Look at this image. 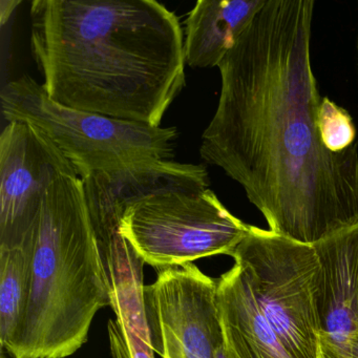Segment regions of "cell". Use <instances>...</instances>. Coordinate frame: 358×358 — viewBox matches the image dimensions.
Here are the masks:
<instances>
[{"label": "cell", "mask_w": 358, "mask_h": 358, "mask_svg": "<svg viewBox=\"0 0 358 358\" xmlns=\"http://www.w3.org/2000/svg\"><path fill=\"white\" fill-rule=\"evenodd\" d=\"M313 0H267L219 64L201 157L238 182L270 231L314 245L358 224V143L327 150L312 70Z\"/></svg>", "instance_id": "1"}, {"label": "cell", "mask_w": 358, "mask_h": 358, "mask_svg": "<svg viewBox=\"0 0 358 358\" xmlns=\"http://www.w3.org/2000/svg\"><path fill=\"white\" fill-rule=\"evenodd\" d=\"M31 53L50 99L160 127L185 87L179 17L156 0H34Z\"/></svg>", "instance_id": "2"}, {"label": "cell", "mask_w": 358, "mask_h": 358, "mask_svg": "<svg viewBox=\"0 0 358 358\" xmlns=\"http://www.w3.org/2000/svg\"><path fill=\"white\" fill-rule=\"evenodd\" d=\"M112 305L108 270L92 223L83 181L52 184L31 259V291L12 358H66L87 341L96 313Z\"/></svg>", "instance_id": "3"}, {"label": "cell", "mask_w": 358, "mask_h": 358, "mask_svg": "<svg viewBox=\"0 0 358 358\" xmlns=\"http://www.w3.org/2000/svg\"><path fill=\"white\" fill-rule=\"evenodd\" d=\"M97 173L120 208L121 236L157 271L231 257L248 234L209 189L204 165L156 160Z\"/></svg>", "instance_id": "4"}, {"label": "cell", "mask_w": 358, "mask_h": 358, "mask_svg": "<svg viewBox=\"0 0 358 358\" xmlns=\"http://www.w3.org/2000/svg\"><path fill=\"white\" fill-rule=\"evenodd\" d=\"M0 102L8 122L29 123L47 136L83 180L97 171L175 157L176 127H152L66 108L50 99L29 75L8 83Z\"/></svg>", "instance_id": "5"}, {"label": "cell", "mask_w": 358, "mask_h": 358, "mask_svg": "<svg viewBox=\"0 0 358 358\" xmlns=\"http://www.w3.org/2000/svg\"><path fill=\"white\" fill-rule=\"evenodd\" d=\"M292 358H320V266L312 245L249 225L232 253Z\"/></svg>", "instance_id": "6"}, {"label": "cell", "mask_w": 358, "mask_h": 358, "mask_svg": "<svg viewBox=\"0 0 358 358\" xmlns=\"http://www.w3.org/2000/svg\"><path fill=\"white\" fill-rule=\"evenodd\" d=\"M217 280L194 264L159 270L144 287L155 353L162 358H215L223 343Z\"/></svg>", "instance_id": "7"}, {"label": "cell", "mask_w": 358, "mask_h": 358, "mask_svg": "<svg viewBox=\"0 0 358 358\" xmlns=\"http://www.w3.org/2000/svg\"><path fill=\"white\" fill-rule=\"evenodd\" d=\"M64 175L77 173L47 136L8 122L0 135V249L33 250L45 196Z\"/></svg>", "instance_id": "8"}, {"label": "cell", "mask_w": 358, "mask_h": 358, "mask_svg": "<svg viewBox=\"0 0 358 358\" xmlns=\"http://www.w3.org/2000/svg\"><path fill=\"white\" fill-rule=\"evenodd\" d=\"M312 246L320 266V338L343 345L358 332V224Z\"/></svg>", "instance_id": "9"}, {"label": "cell", "mask_w": 358, "mask_h": 358, "mask_svg": "<svg viewBox=\"0 0 358 358\" xmlns=\"http://www.w3.org/2000/svg\"><path fill=\"white\" fill-rule=\"evenodd\" d=\"M217 301L227 358H292L270 324L242 268L217 280Z\"/></svg>", "instance_id": "10"}, {"label": "cell", "mask_w": 358, "mask_h": 358, "mask_svg": "<svg viewBox=\"0 0 358 358\" xmlns=\"http://www.w3.org/2000/svg\"><path fill=\"white\" fill-rule=\"evenodd\" d=\"M266 1L199 0L185 22V64L192 69L219 66Z\"/></svg>", "instance_id": "11"}, {"label": "cell", "mask_w": 358, "mask_h": 358, "mask_svg": "<svg viewBox=\"0 0 358 358\" xmlns=\"http://www.w3.org/2000/svg\"><path fill=\"white\" fill-rule=\"evenodd\" d=\"M99 247L108 270L115 320L125 328L150 335L144 307L143 259L119 229Z\"/></svg>", "instance_id": "12"}, {"label": "cell", "mask_w": 358, "mask_h": 358, "mask_svg": "<svg viewBox=\"0 0 358 358\" xmlns=\"http://www.w3.org/2000/svg\"><path fill=\"white\" fill-rule=\"evenodd\" d=\"M32 251L0 249V345L11 352L22 333L31 291Z\"/></svg>", "instance_id": "13"}, {"label": "cell", "mask_w": 358, "mask_h": 358, "mask_svg": "<svg viewBox=\"0 0 358 358\" xmlns=\"http://www.w3.org/2000/svg\"><path fill=\"white\" fill-rule=\"evenodd\" d=\"M317 127L322 144L330 152H343L357 143V131L349 113L328 97L320 102Z\"/></svg>", "instance_id": "14"}, {"label": "cell", "mask_w": 358, "mask_h": 358, "mask_svg": "<svg viewBox=\"0 0 358 358\" xmlns=\"http://www.w3.org/2000/svg\"><path fill=\"white\" fill-rule=\"evenodd\" d=\"M108 329L113 358H155L150 336L125 328L116 320L108 322Z\"/></svg>", "instance_id": "15"}, {"label": "cell", "mask_w": 358, "mask_h": 358, "mask_svg": "<svg viewBox=\"0 0 358 358\" xmlns=\"http://www.w3.org/2000/svg\"><path fill=\"white\" fill-rule=\"evenodd\" d=\"M22 3V0H0V24L5 26L13 12Z\"/></svg>", "instance_id": "16"}, {"label": "cell", "mask_w": 358, "mask_h": 358, "mask_svg": "<svg viewBox=\"0 0 358 358\" xmlns=\"http://www.w3.org/2000/svg\"><path fill=\"white\" fill-rule=\"evenodd\" d=\"M333 345H334V343H333ZM336 345V347L343 352L345 358H358V332L351 335L343 345Z\"/></svg>", "instance_id": "17"}, {"label": "cell", "mask_w": 358, "mask_h": 358, "mask_svg": "<svg viewBox=\"0 0 358 358\" xmlns=\"http://www.w3.org/2000/svg\"><path fill=\"white\" fill-rule=\"evenodd\" d=\"M320 345H322V352L326 358H345L343 352L329 341L324 339H320Z\"/></svg>", "instance_id": "18"}, {"label": "cell", "mask_w": 358, "mask_h": 358, "mask_svg": "<svg viewBox=\"0 0 358 358\" xmlns=\"http://www.w3.org/2000/svg\"><path fill=\"white\" fill-rule=\"evenodd\" d=\"M320 358H326V357H324V354H322V353H320Z\"/></svg>", "instance_id": "19"}]
</instances>
